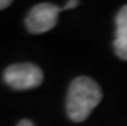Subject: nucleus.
Instances as JSON below:
<instances>
[{
	"label": "nucleus",
	"instance_id": "6e6552de",
	"mask_svg": "<svg viewBox=\"0 0 127 126\" xmlns=\"http://www.w3.org/2000/svg\"><path fill=\"white\" fill-rule=\"evenodd\" d=\"M10 4H12V1H9V0H0V10L8 8Z\"/></svg>",
	"mask_w": 127,
	"mask_h": 126
},
{
	"label": "nucleus",
	"instance_id": "423d86ee",
	"mask_svg": "<svg viewBox=\"0 0 127 126\" xmlns=\"http://www.w3.org/2000/svg\"><path fill=\"white\" fill-rule=\"evenodd\" d=\"M77 4H78V1H76V0H74V1H68L67 3L63 8H62V10H65V9H72V8H74V6H77Z\"/></svg>",
	"mask_w": 127,
	"mask_h": 126
},
{
	"label": "nucleus",
	"instance_id": "20e7f679",
	"mask_svg": "<svg viewBox=\"0 0 127 126\" xmlns=\"http://www.w3.org/2000/svg\"><path fill=\"white\" fill-rule=\"evenodd\" d=\"M116 35L127 36V5L118 12L116 17Z\"/></svg>",
	"mask_w": 127,
	"mask_h": 126
},
{
	"label": "nucleus",
	"instance_id": "f03ea898",
	"mask_svg": "<svg viewBox=\"0 0 127 126\" xmlns=\"http://www.w3.org/2000/svg\"><path fill=\"white\" fill-rule=\"evenodd\" d=\"M4 81L16 90H28L41 85L44 73L36 64L17 63L4 71Z\"/></svg>",
	"mask_w": 127,
	"mask_h": 126
},
{
	"label": "nucleus",
	"instance_id": "0eeeda50",
	"mask_svg": "<svg viewBox=\"0 0 127 126\" xmlns=\"http://www.w3.org/2000/svg\"><path fill=\"white\" fill-rule=\"evenodd\" d=\"M17 126H35V124L32 121H30V120H21Z\"/></svg>",
	"mask_w": 127,
	"mask_h": 126
},
{
	"label": "nucleus",
	"instance_id": "39448f33",
	"mask_svg": "<svg viewBox=\"0 0 127 126\" xmlns=\"http://www.w3.org/2000/svg\"><path fill=\"white\" fill-rule=\"evenodd\" d=\"M113 46L116 54L123 61H127V36L116 35Z\"/></svg>",
	"mask_w": 127,
	"mask_h": 126
},
{
	"label": "nucleus",
	"instance_id": "7ed1b4c3",
	"mask_svg": "<svg viewBox=\"0 0 127 126\" xmlns=\"http://www.w3.org/2000/svg\"><path fill=\"white\" fill-rule=\"evenodd\" d=\"M62 8L50 4L40 3L30 10L26 17V27L31 34H44L54 28Z\"/></svg>",
	"mask_w": 127,
	"mask_h": 126
},
{
	"label": "nucleus",
	"instance_id": "f257e3e1",
	"mask_svg": "<svg viewBox=\"0 0 127 126\" xmlns=\"http://www.w3.org/2000/svg\"><path fill=\"white\" fill-rule=\"evenodd\" d=\"M101 100V90L87 76L76 77L67 94V115L74 122L85 121Z\"/></svg>",
	"mask_w": 127,
	"mask_h": 126
}]
</instances>
